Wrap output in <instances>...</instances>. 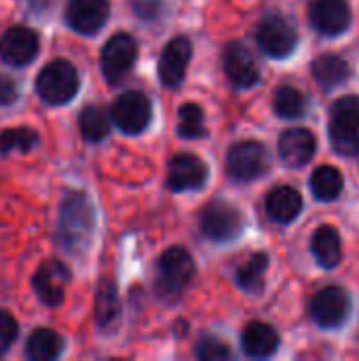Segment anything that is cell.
<instances>
[{
    "label": "cell",
    "instance_id": "cell-1",
    "mask_svg": "<svg viewBox=\"0 0 359 361\" xmlns=\"http://www.w3.org/2000/svg\"><path fill=\"white\" fill-rule=\"evenodd\" d=\"M95 226V214L89 197L80 190H72L63 197L59 207V222L55 239L70 254H83L91 241Z\"/></svg>",
    "mask_w": 359,
    "mask_h": 361
},
{
    "label": "cell",
    "instance_id": "cell-2",
    "mask_svg": "<svg viewBox=\"0 0 359 361\" xmlns=\"http://www.w3.org/2000/svg\"><path fill=\"white\" fill-rule=\"evenodd\" d=\"M195 262L184 247H169L157 262V292L165 300H176L193 281Z\"/></svg>",
    "mask_w": 359,
    "mask_h": 361
},
{
    "label": "cell",
    "instance_id": "cell-3",
    "mask_svg": "<svg viewBox=\"0 0 359 361\" xmlns=\"http://www.w3.org/2000/svg\"><path fill=\"white\" fill-rule=\"evenodd\" d=\"M80 78L76 68L66 59H55L44 66L36 78V91L42 102L51 106L68 104L78 91Z\"/></svg>",
    "mask_w": 359,
    "mask_h": 361
},
{
    "label": "cell",
    "instance_id": "cell-4",
    "mask_svg": "<svg viewBox=\"0 0 359 361\" xmlns=\"http://www.w3.org/2000/svg\"><path fill=\"white\" fill-rule=\"evenodd\" d=\"M330 140L339 154H359V99L343 97L332 106L330 112Z\"/></svg>",
    "mask_w": 359,
    "mask_h": 361
},
{
    "label": "cell",
    "instance_id": "cell-5",
    "mask_svg": "<svg viewBox=\"0 0 359 361\" xmlns=\"http://www.w3.org/2000/svg\"><path fill=\"white\" fill-rule=\"evenodd\" d=\"M152 118L150 99L142 91H125L112 104V123L129 135L142 133Z\"/></svg>",
    "mask_w": 359,
    "mask_h": 361
},
{
    "label": "cell",
    "instance_id": "cell-6",
    "mask_svg": "<svg viewBox=\"0 0 359 361\" xmlns=\"http://www.w3.org/2000/svg\"><path fill=\"white\" fill-rule=\"evenodd\" d=\"M199 222H201L203 235L218 243H226V241L235 239L243 228V218H241L239 209H235L233 205H229L224 201L207 203L201 212Z\"/></svg>",
    "mask_w": 359,
    "mask_h": 361
},
{
    "label": "cell",
    "instance_id": "cell-7",
    "mask_svg": "<svg viewBox=\"0 0 359 361\" xmlns=\"http://www.w3.org/2000/svg\"><path fill=\"white\" fill-rule=\"evenodd\" d=\"M138 57V42L131 34L118 32L110 36V40L102 49V74L104 78L114 85L118 82L133 66Z\"/></svg>",
    "mask_w": 359,
    "mask_h": 361
},
{
    "label": "cell",
    "instance_id": "cell-8",
    "mask_svg": "<svg viewBox=\"0 0 359 361\" xmlns=\"http://www.w3.org/2000/svg\"><path fill=\"white\" fill-rule=\"evenodd\" d=\"M267 169V150L256 140L237 142L226 154V171L239 182H252Z\"/></svg>",
    "mask_w": 359,
    "mask_h": 361
},
{
    "label": "cell",
    "instance_id": "cell-9",
    "mask_svg": "<svg viewBox=\"0 0 359 361\" xmlns=\"http://www.w3.org/2000/svg\"><path fill=\"white\" fill-rule=\"evenodd\" d=\"M349 296L343 288L332 286L317 292L311 300V317L324 330H336L345 324L349 315Z\"/></svg>",
    "mask_w": 359,
    "mask_h": 361
},
{
    "label": "cell",
    "instance_id": "cell-10",
    "mask_svg": "<svg viewBox=\"0 0 359 361\" xmlns=\"http://www.w3.org/2000/svg\"><path fill=\"white\" fill-rule=\"evenodd\" d=\"M256 40L264 55L284 59L296 49L298 36H296V30L284 17L271 15V17L262 19L260 27L256 32Z\"/></svg>",
    "mask_w": 359,
    "mask_h": 361
},
{
    "label": "cell",
    "instance_id": "cell-11",
    "mask_svg": "<svg viewBox=\"0 0 359 361\" xmlns=\"http://www.w3.org/2000/svg\"><path fill=\"white\" fill-rule=\"evenodd\" d=\"M207 182V165L193 152L176 154L167 169V188L171 192L201 190Z\"/></svg>",
    "mask_w": 359,
    "mask_h": 361
},
{
    "label": "cell",
    "instance_id": "cell-12",
    "mask_svg": "<svg viewBox=\"0 0 359 361\" xmlns=\"http://www.w3.org/2000/svg\"><path fill=\"white\" fill-rule=\"evenodd\" d=\"M32 283L42 305L59 307L66 298V288L70 283V269L61 260H47L34 273Z\"/></svg>",
    "mask_w": 359,
    "mask_h": 361
},
{
    "label": "cell",
    "instance_id": "cell-13",
    "mask_svg": "<svg viewBox=\"0 0 359 361\" xmlns=\"http://www.w3.org/2000/svg\"><path fill=\"white\" fill-rule=\"evenodd\" d=\"M222 61H224V72H226L229 80L237 89H250L260 80V68L245 44H241V42L226 44Z\"/></svg>",
    "mask_w": 359,
    "mask_h": 361
},
{
    "label": "cell",
    "instance_id": "cell-14",
    "mask_svg": "<svg viewBox=\"0 0 359 361\" xmlns=\"http://www.w3.org/2000/svg\"><path fill=\"white\" fill-rule=\"evenodd\" d=\"M193 57V42L186 36H176L167 42L159 59V78L165 87H178L184 80Z\"/></svg>",
    "mask_w": 359,
    "mask_h": 361
},
{
    "label": "cell",
    "instance_id": "cell-15",
    "mask_svg": "<svg viewBox=\"0 0 359 361\" xmlns=\"http://www.w3.org/2000/svg\"><path fill=\"white\" fill-rule=\"evenodd\" d=\"M311 23L326 36L343 34L351 23V6L347 0H313L309 8Z\"/></svg>",
    "mask_w": 359,
    "mask_h": 361
},
{
    "label": "cell",
    "instance_id": "cell-16",
    "mask_svg": "<svg viewBox=\"0 0 359 361\" xmlns=\"http://www.w3.org/2000/svg\"><path fill=\"white\" fill-rule=\"evenodd\" d=\"M38 36L30 27L15 25L0 36V57L8 66H25L38 53Z\"/></svg>",
    "mask_w": 359,
    "mask_h": 361
},
{
    "label": "cell",
    "instance_id": "cell-17",
    "mask_svg": "<svg viewBox=\"0 0 359 361\" xmlns=\"http://www.w3.org/2000/svg\"><path fill=\"white\" fill-rule=\"evenodd\" d=\"M108 13V0H70L66 6V21L78 34H95L106 23Z\"/></svg>",
    "mask_w": 359,
    "mask_h": 361
},
{
    "label": "cell",
    "instance_id": "cell-18",
    "mask_svg": "<svg viewBox=\"0 0 359 361\" xmlns=\"http://www.w3.org/2000/svg\"><path fill=\"white\" fill-rule=\"evenodd\" d=\"M317 150V140L309 129L296 127L284 131L279 137V154L286 165L290 167H303L307 165Z\"/></svg>",
    "mask_w": 359,
    "mask_h": 361
},
{
    "label": "cell",
    "instance_id": "cell-19",
    "mask_svg": "<svg viewBox=\"0 0 359 361\" xmlns=\"http://www.w3.org/2000/svg\"><path fill=\"white\" fill-rule=\"evenodd\" d=\"M241 347L250 357L264 360L277 351L279 334L273 326H269L264 322H252L241 334Z\"/></svg>",
    "mask_w": 359,
    "mask_h": 361
},
{
    "label": "cell",
    "instance_id": "cell-20",
    "mask_svg": "<svg viewBox=\"0 0 359 361\" xmlns=\"http://www.w3.org/2000/svg\"><path fill=\"white\" fill-rule=\"evenodd\" d=\"M300 209L303 197L292 186H277L267 197V214L279 224H290L292 220H296Z\"/></svg>",
    "mask_w": 359,
    "mask_h": 361
},
{
    "label": "cell",
    "instance_id": "cell-21",
    "mask_svg": "<svg viewBox=\"0 0 359 361\" xmlns=\"http://www.w3.org/2000/svg\"><path fill=\"white\" fill-rule=\"evenodd\" d=\"M311 250L317 258V262L326 269H334L341 262L343 250H341V235L334 226H320L311 237Z\"/></svg>",
    "mask_w": 359,
    "mask_h": 361
},
{
    "label": "cell",
    "instance_id": "cell-22",
    "mask_svg": "<svg viewBox=\"0 0 359 361\" xmlns=\"http://www.w3.org/2000/svg\"><path fill=\"white\" fill-rule=\"evenodd\" d=\"M121 313V302L116 294V283L110 277H102L95 296V322L102 330L110 328Z\"/></svg>",
    "mask_w": 359,
    "mask_h": 361
},
{
    "label": "cell",
    "instance_id": "cell-23",
    "mask_svg": "<svg viewBox=\"0 0 359 361\" xmlns=\"http://www.w3.org/2000/svg\"><path fill=\"white\" fill-rule=\"evenodd\" d=\"M63 351V341L57 332L49 328H38L30 334L25 345V355L34 361H51Z\"/></svg>",
    "mask_w": 359,
    "mask_h": 361
},
{
    "label": "cell",
    "instance_id": "cell-24",
    "mask_svg": "<svg viewBox=\"0 0 359 361\" xmlns=\"http://www.w3.org/2000/svg\"><path fill=\"white\" fill-rule=\"evenodd\" d=\"M313 76L315 80L326 87V89H332V87H339L341 82L347 80L349 76V63L341 57V55H334V53H326V55H320L313 66Z\"/></svg>",
    "mask_w": 359,
    "mask_h": 361
},
{
    "label": "cell",
    "instance_id": "cell-25",
    "mask_svg": "<svg viewBox=\"0 0 359 361\" xmlns=\"http://www.w3.org/2000/svg\"><path fill=\"white\" fill-rule=\"evenodd\" d=\"M267 267H269L267 254H254L243 267L237 269V286L248 294H260L264 288Z\"/></svg>",
    "mask_w": 359,
    "mask_h": 361
},
{
    "label": "cell",
    "instance_id": "cell-26",
    "mask_svg": "<svg viewBox=\"0 0 359 361\" xmlns=\"http://www.w3.org/2000/svg\"><path fill=\"white\" fill-rule=\"evenodd\" d=\"M343 184L345 182H343L341 171L332 165H322L311 176V190H313V197H317L320 201L336 199L343 190Z\"/></svg>",
    "mask_w": 359,
    "mask_h": 361
},
{
    "label": "cell",
    "instance_id": "cell-27",
    "mask_svg": "<svg viewBox=\"0 0 359 361\" xmlns=\"http://www.w3.org/2000/svg\"><path fill=\"white\" fill-rule=\"evenodd\" d=\"M78 125H80L83 137L87 142L95 144V142H102L108 135L110 118H108V114L99 106H85V110L80 112Z\"/></svg>",
    "mask_w": 359,
    "mask_h": 361
},
{
    "label": "cell",
    "instance_id": "cell-28",
    "mask_svg": "<svg viewBox=\"0 0 359 361\" xmlns=\"http://www.w3.org/2000/svg\"><path fill=\"white\" fill-rule=\"evenodd\" d=\"M273 108H275L277 116L292 121V118H298L305 114L307 97L294 87H279L275 93V99H273Z\"/></svg>",
    "mask_w": 359,
    "mask_h": 361
},
{
    "label": "cell",
    "instance_id": "cell-29",
    "mask_svg": "<svg viewBox=\"0 0 359 361\" xmlns=\"http://www.w3.org/2000/svg\"><path fill=\"white\" fill-rule=\"evenodd\" d=\"M178 133L184 140H197L205 135V125H203V110L199 104H182L178 112Z\"/></svg>",
    "mask_w": 359,
    "mask_h": 361
},
{
    "label": "cell",
    "instance_id": "cell-30",
    "mask_svg": "<svg viewBox=\"0 0 359 361\" xmlns=\"http://www.w3.org/2000/svg\"><path fill=\"white\" fill-rule=\"evenodd\" d=\"M38 135L28 127H15L0 131V154H8L13 150L28 152L36 146Z\"/></svg>",
    "mask_w": 359,
    "mask_h": 361
},
{
    "label": "cell",
    "instance_id": "cell-31",
    "mask_svg": "<svg viewBox=\"0 0 359 361\" xmlns=\"http://www.w3.org/2000/svg\"><path fill=\"white\" fill-rule=\"evenodd\" d=\"M197 357L201 361H229L233 357V351L226 343L207 336L197 345Z\"/></svg>",
    "mask_w": 359,
    "mask_h": 361
},
{
    "label": "cell",
    "instance_id": "cell-32",
    "mask_svg": "<svg viewBox=\"0 0 359 361\" xmlns=\"http://www.w3.org/2000/svg\"><path fill=\"white\" fill-rule=\"evenodd\" d=\"M17 330L19 326L15 317L6 311H0V353H4L13 345V341L17 338Z\"/></svg>",
    "mask_w": 359,
    "mask_h": 361
},
{
    "label": "cell",
    "instance_id": "cell-33",
    "mask_svg": "<svg viewBox=\"0 0 359 361\" xmlns=\"http://www.w3.org/2000/svg\"><path fill=\"white\" fill-rule=\"evenodd\" d=\"M17 99V87L8 76L0 74V106H8Z\"/></svg>",
    "mask_w": 359,
    "mask_h": 361
}]
</instances>
